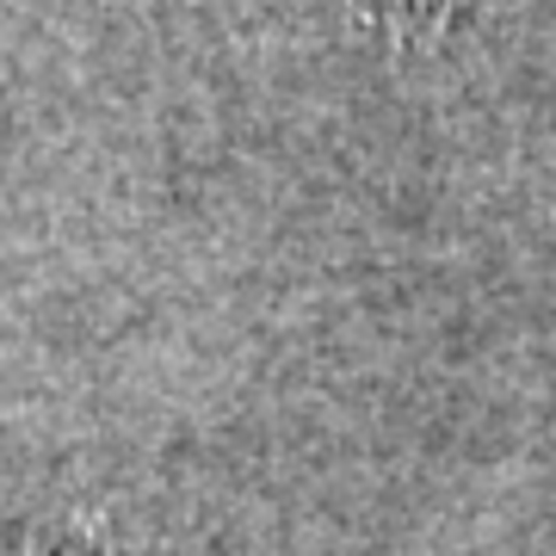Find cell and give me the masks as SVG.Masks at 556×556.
I'll return each instance as SVG.
<instances>
[{
  "mask_svg": "<svg viewBox=\"0 0 556 556\" xmlns=\"http://www.w3.org/2000/svg\"><path fill=\"white\" fill-rule=\"evenodd\" d=\"M346 20L371 25V31H396V38H415V31H433L452 0H334Z\"/></svg>",
  "mask_w": 556,
  "mask_h": 556,
  "instance_id": "obj_1",
  "label": "cell"
},
{
  "mask_svg": "<svg viewBox=\"0 0 556 556\" xmlns=\"http://www.w3.org/2000/svg\"><path fill=\"white\" fill-rule=\"evenodd\" d=\"M13 556H87V551H13Z\"/></svg>",
  "mask_w": 556,
  "mask_h": 556,
  "instance_id": "obj_2",
  "label": "cell"
}]
</instances>
